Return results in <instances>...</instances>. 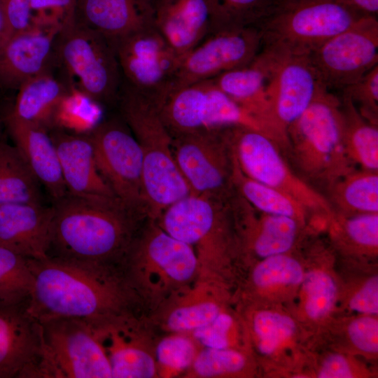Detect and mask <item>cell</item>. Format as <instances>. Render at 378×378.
<instances>
[{
    "mask_svg": "<svg viewBox=\"0 0 378 378\" xmlns=\"http://www.w3.org/2000/svg\"><path fill=\"white\" fill-rule=\"evenodd\" d=\"M334 245L346 253L375 255L378 248V213L342 216L334 212L327 220Z\"/></svg>",
    "mask_w": 378,
    "mask_h": 378,
    "instance_id": "obj_33",
    "label": "cell"
},
{
    "mask_svg": "<svg viewBox=\"0 0 378 378\" xmlns=\"http://www.w3.org/2000/svg\"><path fill=\"white\" fill-rule=\"evenodd\" d=\"M197 354L193 342L181 335L162 339L155 350L158 362L172 370H182L191 365Z\"/></svg>",
    "mask_w": 378,
    "mask_h": 378,
    "instance_id": "obj_42",
    "label": "cell"
},
{
    "mask_svg": "<svg viewBox=\"0 0 378 378\" xmlns=\"http://www.w3.org/2000/svg\"><path fill=\"white\" fill-rule=\"evenodd\" d=\"M33 286L29 258L0 245V306L27 302Z\"/></svg>",
    "mask_w": 378,
    "mask_h": 378,
    "instance_id": "obj_35",
    "label": "cell"
},
{
    "mask_svg": "<svg viewBox=\"0 0 378 378\" xmlns=\"http://www.w3.org/2000/svg\"><path fill=\"white\" fill-rule=\"evenodd\" d=\"M75 0H31V24L62 27L74 20Z\"/></svg>",
    "mask_w": 378,
    "mask_h": 378,
    "instance_id": "obj_43",
    "label": "cell"
},
{
    "mask_svg": "<svg viewBox=\"0 0 378 378\" xmlns=\"http://www.w3.org/2000/svg\"><path fill=\"white\" fill-rule=\"evenodd\" d=\"M141 239L132 241L126 254L132 259L152 262L176 281L190 279L197 266V258L191 245L178 240L152 225Z\"/></svg>",
    "mask_w": 378,
    "mask_h": 378,
    "instance_id": "obj_26",
    "label": "cell"
},
{
    "mask_svg": "<svg viewBox=\"0 0 378 378\" xmlns=\"http://www.w3.org/2000/svg\"><path fill=\"white\" fill-rule=\"evenodd\" d=\"M50 135L68 192L86 197H115L98 170L88 135H76L59 129Z\"/></svg>",
    "mask_w": 378,
    "mask_h": 378,
    "instance_id": "obj_24",
    "label": "cell"
},
{
    "mask_svg": "<svg viewBox=\"0 0 378 378\" xmlns=\"http://www.w3.org/2000/svg\"><path fill=\"white\" fill-rule=\"evenodd\" d=\"M316 377L318 378H351L354 374L348 359L340 354H331L322 361Z\"/></svg>",
    "mask_w": 378,
    "mask_h": 378,
    "instance_id": "obj_48",
    "label": "cell"
},
{
    "mask_svg": "<svg viewBox=\"0 0 378 378\" xmlns=\"http://www.w3.org/2000/svg\"><path fill=\"white\" fill-rule=\"evenodd\" d=\"M172 148L191 194L225 199L232 195L234 155L227 127L172 136Z\"/></svg>",
    "mask_w": 378,
    "mask_h": 378,
    "instance_id": "obj_10",
    "label": "cell"
},
{
    "mask_svg": "<svg viewBox=\"0 0 378 378\" xmlns=\"http://www.w3.org/2000/svg\"><path fill=\"white\" fill-rule=\"evenodd\" d=\"M122 83L159 105L171 92L183 57L153 24L111 42Z\"/></svg>",
    "mask_w": 378,
    "mask_h": 378,
    "instance_id": "obj_11",
    "label": "cell"
},
{
    "mask_svg": "<svg viewBox=\"0 0 378 378\" xmlns=\"http://www.w3.org/2000/svg\"><path fill=\"white\" fill-rule=\"evenodd\" d=\"M209 1L212 11V34L236 27L259 28L284 0Z\"/></svg>",
    "mask_w": 378,
    "mask_h": 378,
    "instance_id": "obj_34",
    "label": "cell"
},
{
    "mask_svg": "<svg viewBox=\"0 0 378 378\" xmlns=\"http://www.w3.org/2000/svg\"><path fill=\"white\" fill-rule=\"evenodd\" d=\"M360 17L334 0H284L259 27L262 47L308 55Z\"/></svg>",
    "mask_w": 378,
    "mask_h": 378,
    "instance_id": "obj_6",
    "label": "cell"
},
{
    "mask_svg": "<svg viewBox=\"0 0 378 378\" xmlns=\"http://www.w3.org/2000/svg\"><path fill=\"white\" fill-rule=\"evenodd\" d=\"M1 129H2V120L0 118V137L1 135Z\"/></svg>",
    "mask_w": 378,
    "mask_h": 378,
    "instance_id": "obj_51",
    "label": "cell"
},
{
    "mask_svg": "<svg viewBox=\"0 0 378 378\" xmlns=\"http://www.w3.org/2000/svg\"><path fill=\"white\" fill-rule=\"evenodd\" d=\"M18 90L13 108L8 114L48 130L55 125L59 110L69 95L65 85L49 70L27 80Z\"/></svg>",
    "mask_w": 378,
    "mask_h": 378,
    "instance_id": "obj_27",
    "label": "cell"
},
{
    "mask_svg": "<svg viewBox=\"0 0 378 378\" xmlns=\"http://www.w3.org/2000/svg\"><path fill=\"white\" fill-rule=\"evenodd\" d=\"M40 185L16 146L0 141V206L43 204Z\"/></svg>",
    "mask_w": 378,
    "mask_h": 378,
    "instance_id": "obj_32",
    "label": "cell"
},
{
    "mask_svg": "<svg viewBox=\"0 0 378 378\" xmlns=\"http://www.w3.org/2000/svg\"><path fill=\"white\" fill-rule=\"evenodd\" d=\"M342 90L367 120L378 125V65Z\"/></svg>",
    "mask_w": 378,
    "mask_h": 378,
    "instance_id": "obj_40",
    "label": "cell"
},
{
    "mask_svg": "<svg viewBox=\"0 0 378 378\" xmlns=\"http://www.w3.org/2000/svg\"><path fill=\"white\" fill-rule=\"evenodd\" d=\"M262 46L258 27H236L214 33L182 57L171 92L245 66Z\"/></svg>",
    "mask_w": 378,
    "mask_h": 378,
    "instance_id": "obj_14",
    "label": "cell"
},
{
    "mask_svg": "<svg viewBox=\"0 0 378 378\" xmlns=\"http://www.w3.org/2000/svg\"><path fill=\"white\" fill-rule=\"evenodd\" d=\"M348 337L359 351L368 354L378 353V320L374 315H360L347 327Z\"/></svg>",
    "mask_w": 378,
    "mask_h": 378,
    "instance_id": "obj_44",
    "label": "cell"
},
{
    "mask_svg": "<svg viewBox=\"0 0 378 378\" xmlns=\"http://www.w3.org/2000/svg\"><path fill=\"white\" fill-rule=\"evenodd\" d=\"M10 36L31 24V0H0Z\"/></svg>",
    "mask_w": 378,
    "mask_h": 378,
    "instance_id": "obj_47",
    "label": "cell"
},
{
    "mask_svg": "<svg viewBox=\"0 0 378 378\" xmlns=\"http://www.w3.org/2000/svg\"><path fill=\"white\" fill-rule=\"evenodd\" d=\"M4 122L15 146L53 200L67 192L59 158L48 130L8 114Z\"/></svg>",
    "mask_w": 378,
    "mask_h": 378,
    "instance_id": "obj_25",
    "label": "cell"
},
{
    "mask_svg": "<svg viewBox=\"0 0 378 378\" xmlns=\"http://www.w3.org/2000/svg\"><path fill=\"white\" fill-rule=\"evenodd\" d=\"M251 328L258 351L269 356L291 340L297 324L289 315L273 309H262L253 316Z\"/></svg>",
    "mask_w": 378,
    "mask_h": 378,
    "instance_id": "obj_37",
    "label": "cell"
},
{
    "mask_svg": "<svg viewBox=\"0 0 378 378\" xmlns=\"http://www.w3.org/2000/svg\"><path fill=\"white\" fill-rule=\"evenodd\" d=\"M361 16H374L378 13V0H334Z\"/></svg>",
    "mask_w": 378,
    "mask_h": 378,
    "instance_id": "obj_49",
    "label": "cell"
},
{
    "mask_svg": "<svg viewBox=\"0 0 378 378\" xmlns=\"http://www.w3.org/2000/svg\"><path fill=\"white\" fill-rule=\"evenodd\" d=\"M232 183L234 190L261 212L293 218L307 225L320 219L293 197L245 175L234 157Z\"/></svg>",
    "mask_w": 378,
    "mask_h": 378,
    "instance_id": "obj_30",
    "label": "cell"
},
{
    "mask_svg": "<svg viewBox=\"0 0 378 378\" xmlns=\"http://www.w3.org/2000/svg\"><path fill=\"white\" fill-rule=\"evenodd\" d=\"M27 301L0 306V378H32L40 346V323L27 309Z\"/></svg>",
    "mask_w": 378,
    "mask_h": 378,
    "instance_id": "obj_18",
    "label": "cell"
},
{
    "mask_svg": "<svg viewBox=\"0 0 378 378\" xmlns=\"http://www.w3.org/2000/svg\"><path fill=\"white\" fill-rule=\"evenodd\" d=\"M10 37V31L0 1V48Z\"/></svg>",
    "mask_w": 378,
    "mask_h": 378,
    "instance_id": "obj_50",
    "label": "cell"
},
{
    "mask_svg": "<svg viewBox=\"0 0 378 378\" xmlns=\"http://www.w3.org/2000/svg\"><path fill=\"white\" fill-rule=\"evenodd\" d=\"M262 48L270 58L267 95L271 117L287 145L288 127L304 111L324 85L307 55Z\"/></svg>",
    "mask_w": 378,
    "mask_h": 378,
    "instance_id": "obj_15",
    "label": "cell"
},
{
    "mask_svg": "<svg viewBox=\"0 0 378 378\" xmlns=\"http://www.w3.org/2000/svg\"><path fill=\"white\" fill-rule=\"evenodd\" d=\"M301 285L306 316L312 321L325 318L333 309L337 297L333 276L322 270H311L304 273Z\"/></svg>",
    "mask_w": 378,
    "mask_h": 378,
    "instance_id": "obj_38",
    "label": "cell"
},
{
    "mask_svg": "<svg viewBox=\"0 0 378 378\" xmlns=\"http://www.w3.org/2000/svg\"><path fill=\"white\" fill-rule=\"evenodd\" d=\"M295 250L261 259L252 273L255 286L262 290H274L301 285L304 272Z\"/></svg>",
    "mask_w": 378,
    "mask_h": 378,
    "instance_id": "obj_36",
    "label": "cell"
},
{
    "mask_svg": "<svg viewBox=\"0 0 378 378\" xmlns=\"http://www.w3.org/2000/svg\"><path fill=\"white\" fill-rule=\"evenodd\" d=\"M332 211L342 216L378 213V171L357 168L326 190Z\"/></svg>",
    "mask_w": 378,
    "mask_h": 378,
    "instance_id": "obj_29",
    "label": "cell"
},
{
    "mask_svg": "<svg viewBox=\"0 0 378 378\" xmlns=\"http://www.w3.org/2000/svg\"><path fill=\"white\" fill-rule=\"evenodd\" d=\"M39 323L41 346L32 378H111L109 361L88 321L60 317Z\"/></svg>",
    "mask_w": 378,
    "mask_h": 378,
    "instance_id": "obj_7",
    "label": "cell"
},
{
    "mask_svg": "<svg viewBox=\"0 0 378 378\" xmlns=\"http://www.w3.org/2000/svg\"><path fill=\"white\" fill-rule=\"evenodd\" d=\"M340 110L346 153L360 169L378 171V125L367 120L342 92Z\"/></svg>",
    "mask_w": 378,
    "mask_h": 378,
    "instance_id": "obj_31",
    "label": "cell"
},
{
    "mask_svg": "<svg viewBox=\"0 0 378 378\" xmlns=\"http://www.w3.org/2000/svg\"><path fill=\"white\" fill-rule=\"evenodd\" d=\"M148 1L153 7V4H155L156 0H146Z\"/></svg>",
    "mask_w": 378,
    "mask_h": 378,
    "instance_id": "obj_52",
    "label": "cell"
},
{
    "mask_svg": "<svg viewBox=\"0 0 378 378\" xmlns=\"http://www.w3.org/2000/svg\"><path fill=\"white\" fill-rule=\"evenodd\" d=\"M153 24L172 50L183 57L212 32L209 0H156Z\"/></svg>",
    "mask_w": 378,
    "mask_h": 378,
    "instance_id": "obj_21",
    "label": "cell"
},
{
    "mask_svg": "<svg viewBox=\"0 0 378 378\" xmlns=\"http://www.w3.org/2000/svg\"><path fill=\"white\" fill-rule=\"evenodd\" d=\"M230 203L244 248L260 260L294 250L309 227L293 218L255 209L235 190Z\"/></svg>",
    "mask_w": 378,
    "mask_h": 378,
    "instance_id": "obj_16",
    "label": "cell"
},
{
    "mask_svg": "<svg viewBox=\"0 0 378 378\" xmlns=\"http://www.w3.org/2000/svg\"><path fill=\"white\" fill-rule=\"evenodd\" d=\"M286 135L284 157L297 174L314 188L326 190L358 168L345 149L340 99L324 86L288 127Z\"/></svg>",
    "mask_w": 378,
    "mask_h": 378,
    "instance_id": "obj_3",
    "label": "cell"
},
{
    "mask_svg": "<svg viewBox=\"0 0 378 378\" xmlns=\"http://www.w3.org/2000/svg\"><path fill=\"white\" fill-rule=\"evenodd\" d=\"M227 132L234 157L245 175L293 197L318 218L334 214L324 195L297 174L270 136L242 126L229 127Z\"/></svg>",
    "mask_w": 378,
    "mask_h": 378,
    "instance_id": "obj_8",
    "label": "cell"
},
{
    "mask_svg": "<svg viewBox=\"0 0 378 378\" xmlns=\"http://www.w3.org/2000/svg\"><path fill=\"white\" fill-rule=\"evenodd\" d=\"M270 58L261 49L248 64L220 74L211 80L268 130L281 150L286 143L272 121L267 95Z\"/></svg>",
    "mask_w": 378,
    "mask_h": 378,
    "instance_id": "obj_22",
    "label": "cell"
},
{
    "mask_svg": "<svg viewBox=\"0 0 378 378\" xmlns=\"http://www.w3.org/2000/svg\"><path fill=\"white\" fill-rule=\"evenodd\" d=\"M98 170L114 195L146 217L143 195L140 146L121 119H108L88 135Z\"/></svg>",
    "mask_w": 378,
    "mask_h": 378,
    "instance_id": "obj_12",
    "label": "cell"
},
{
    "mask_svg": "<svg viewBox=\"0 0 378 378\" xmlns=\"http://www.w3.org/2000/svg\"><path fill=\"white\" fill-rule=\"evenodd\" d=\"M29 262L34 286L27 309L38 322L60 317L90 321L123 312L127 290L108 265L50 255Z\"/></svg>",
    "mask_w": 378,
    "mask_h": 378,
    "instance_id": "obj_1",
    "label": "cell"
},
{
    "mask_svg": "<svg viewBox=\"0 0 378 378\" xmlns=\"http://www.w3.org/2000/svg\"><path fill=\"white\" fill-rule=\"evenodd\" d=\"M220 312L219 306L211 301L186 305L174 309L167 325L172 331H194L211 323Z\"/></svg>",
    "mask_w": 378,
    "mask_h": 378,
    "instance_id": "obj_41",
    "label": "cell"
},
{
    "mask_svg": "<svg viewBox=\"0 0 378 378\" xmlns=\"http://www.w3.org/2000/svg\"><path fill=\"white\" fill-rule=\"evenodd\" d=\"M230 198L190 194L162 212L159 226L178 240L197 244L231 221Z\"/></svg>",
    "mask_w": 378,
    "mask_h": 378,
    "instance_id": "obj_19",
    "label": "cell"
},
{
    "mask_svg": "<svg viewBox=\"0 0 378 378\" xmlns=\"http://www.w3.org/2000/svg\"><path fill=\"white\" fill-rule=\"evenodd\" d=\"M52 207L48 255L100 265L127 253L136 223L146 217L115 197L67 192Z\"/></svg>",
    "mask_w": 378,
    "mask_h": 378,
    "instance_id": "obj_2",
    "label": "cell"
},
{
    "mask_svg": "<svg viewBox=\"0 0 378 378\" xmlns=\"http://www.w3.org/2000/svg\"><path fill=\"white\" fill-rule=\"evenodd\" d=\"M328 90H343L378 65V20L362 16L308 55Z\"/></svg>",
    "mask_w": 378,
    "mask_h": 378,
    "instance_id": "obj_13",
    "label": "cell"
},
{
    "mask_svg": "<svg viewBox=\"0 0 378 378\" xmlns=\"http://www.w3.org/2000/svg\"><path fill=\"white\" fill-rule=\"evenodd\" d=\"M351 310L361 315L378 314V276L374 275L365 281L353 294L349 302Z\"/></svg>",
    "mask_w": 378,
    "mask_h": 378,
    "instance_id": "obj_46",
    "label": "cell"
},
{
    "mask_svg": "<svg viewBox=\"0 0 378 378\" xmlns=\"http://www.w3.org/2000/svg\"><path fill=\"white\" fill-rule=\"evenodd\" d=\"M233 324L232 316L220 312L211 323L194 330L193 335L205 348H230V333Z\"/></svg>",
    "mask_w": 378,
    "mask_h": 378,
    "instance_id": "obj_45",
    "label": "cell"
},
{
    "mask_svg": "<svg viewBox=\"0 0 378 378\" xmlns=\"http://www.w3.org/2000/svg\"><path fill=\"white\" fill-rule=\"evenodd\" d=\"M52 206L20 203L0 206V245L30 259L48 256Z\"/></svg>",
    "mask_w": 378,
    "mask_h": 378,
    "instance_id": "obj_20",
    "label": "cell"
},
{
    "mask_svg": "<svg viewBox=\"0 0 378 378\" xmlns=\"http://www.w3.org/2000/svg\"><path fill=\"white\" fill-rule=\"evenodd\" d=\"M53 57L83 96L104 106L117 104L122 77L108 38L73 20L57 34Z\"/></svg>",
    "mask_w": 378,
    "mask_h": 378,
    "instance_id": "obj_5",
    "label": "cell"
},
{
    "mask_svg": "<svg viewBox=\"0 0 378 378\" xmlns=\"http://www.w3.org/2000/svg\"><path fill=\"white\" fill-rule=\"evenodd\" d=\"M62 27L36 24L11 35L0 48V87L16 89L48 70Z\"/></svg>",
    "mask_w": 378,
    "mask_h": 378,
    "instance_id": "obj_17",
    "label": "cell"
},
{
    "mask_svg": "<svg viewBox=\"0 0 378 378\" xmlns=\"http://www.w3.org/2000/svg\"><path fill=\"white\" fill-rule=\"evenodd\" d=\"M117 104L140 146L145 211L147 217L156 220L165 209L191 194L190 188L174 159L172 136L158 104L124 83Z\"/></svg>",
    "mask_w": 378,
    "mask_h": 378,
    "instance_id": "obj_4",
    "label": "cell"
},
{
    "mask_svg": "<svg viewBox=\"0 0 378 378\" xmlns=\"http://www.w3.org/2000/svg\"><path fill=\"white\" fill-rule=\"evenodd\" d=\"M171 136L202 130L242 126L261 131L265 126L209 80L172 91L159 104Z\"/></svg>",
    "mask_w": 378,
    "mask_h": 378,
    "instance_id": "obj_9",
    "label": "cell"
},
{
    "mask_svg": "<svg viewBox=\"0 0 378 378\" xmlns=\"http://www.w3.org/2000/svg\"><path fill=\"white\" fill-rule=\"evenodd\" d=\"M135 328L128 324L111 327L99 337L109 361L111 378H149L155 374V361L136 340Z\"/></svg>",
    "mask_w": 378,
    "mask_h": 378,
    "instance_id": "obj_28",
    "label": "cell"
},
{
    "mask_svg": "<svg viewBox=\"0 0 378 378\" xmlns=\"http://www.w3.org/2000/svg\"><path fill=\"white\" fill-rule=\"evenodd\" d=\"M246 364L245 356L235 349L205 348L197 354L192 366L196 375L214 377L238 373Z\"/></svg>",
    "mask_w": 378,
    "mask_h": 378,
    "instance_id": "obj_39",
    "label": "cell"
},
{
    "mask_svg": "<svg viewBox=\"0 0 378 378\" xmlns=\"http://www.w3.org/2000/svg\"><path fill=\"white\" fill-rule=\"evenodd\" d=\"M74 21L111 42L153 24L146 0H75Z\"/></svg>",
    "mask_w": 378,
    "mask_h": 378,
    "instance_id": "obj_23",
    "label": "cell"
}]
</instances>
